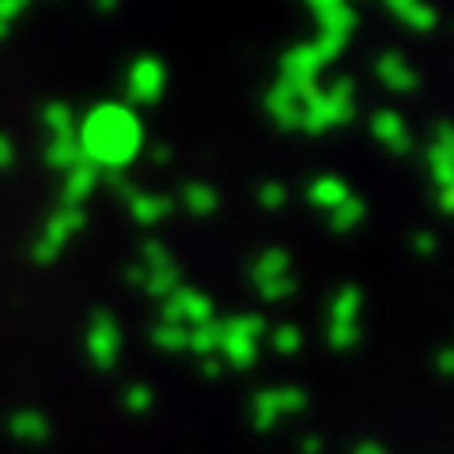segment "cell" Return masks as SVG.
I'll return each mask as SVG.
<instances>
[{"label": "cell", "mask_w": 454, "mask_h": 454, "mask_svg": "<svg viewBox=\"0 0 454 454\" xmlns=\"http://www.w3.org/2000/svg\"><path fill=\"white\" fill-rule=\"evenodd\" d=\"M201 372H205L208 379H220V372H223V364H220V356H208V360H201Z\"/></svg>", "instance_id": "b9f144b4"}, {"label": "cell", "mask_w": 454, "mask_h": 454, "mask_svg": "<svg viewBox=\"0 0 454 454\" xmlns=\"http://www.w3.org/2000/svg\"><path fill=\"white\" fill-rule=\"evenodd\" d=\"M152 300H170L178 288H182V273H178V265H167V269H155V273H145V284H140Z\"/></svg>", "instance_id": "7402d4cb"}, {"label": "cell", "mask_w": 454, "mask_h": 454, "mask_svg": "<svg viewBox=\"0 0 454 454\" xmlns=\"http://www.w3.org/2000/svg\"><path fill=\"white\" fill-rule=\"evenodd\" d=\"M265 333H269V322L262 315H235L220 322V348H216L220 364L235 367V372H250L258 364V345Z\"/></svg>", "instance_id": "3957f363"}, {"label": "cell", "mask_w": 454, "mask_h": 454, "mask_svg": "<svg viewBox=\"0 0 454 454\" xmlns=\"http://www.w3.org/2000/svg\"><path fill=\"white\" fill-rule=\"evenodd\" d=\"M435 205L443 216H454V186H443V190H435Z\"/></svg>", "instance_id": "8d00e7d4"}, {"label": "cell", "mask_w": 454, "mask_h": 454, "mask_svg": "<svg viewBox=\"0 0 454 454\" xmlns=\"http://www.w3.org/2000/svg\"><path fill=\"white\" fill-rule=\"evenodd\" d=\"M83 208H68V205H61L53 212V216L46 220V227H42V235H38V243L31 247V258L38 262V265H50L57 254L65 250V243L73 239L80 227H83Z\"/></svg>", "instance_id": "5b68a950"}, {"label": "cell", "mask_w": 454, "mask_h": 454, "mask_svg": "<svg viewBox=\"0 0 454 454\" xmlns=\"http://www.w3.org/2000/svg\"><path fill=\"white\" fill-rule=\"evenodd\" d=\"M382 4H387V8L394 12V16H402V12H405V8H413L417 0H382Z\"/></svg>", "instance_id": "ee69618b"}, {"label": "cell", "mask_w": 454, "mask_h": 454, "mask_svg": "<svg viewBox=\"0 0 454 454\" xmlns=\"http://www.w3.org/2000/svg\"><path fill=\"white\" fill-rule=\"evenodd\" d=\"M250 277H254V288H258V284H269V280H280V277H292V254L280 250V247L262 250L250 265Z\"/></svg>", "instance_id": "e0dca14e"}, {"label": "cell", "mask_w": 454, "mask_h": 454, "mask_svg": "<svg viewBox=\"0 0 454 454\" xmlns=\"http://www.w3.org/2000/svg\"><path fill=\"white\" fill-rule=\"evenodd\" d=\"M42 121H46L50 137H76V114H73L68 103H46Z\"/></svg>", "instance_id": "cb8c5ba5"}, {"label": "cell", "mask_w": 454, "mask_h": 454, "mask_svg": "<svg viewBox=\"0 0 454 454\" xmlns=\"http://www.w3.org/2000/svg\"><path fill=\"white\" fill-rule=\"evenodd\" d=\"M348 197H352L348 182L337 178V175H322V178H315V182L307 186V201L315 205L318 212H333L340 201H348Z\"/></svg>", "instance_id": "2e32d148"}, {"label": "cell", "mask_w": 454, "mask_h": 454, "mask_svg": "<svg viewBox=\"0 0 454 454\" xmlns=\"http://www.w3.org/2000/svg\"><path fill=\"white\" fill-rule=\"evenodd\" d=\"M265 337H269V345H273V352H280V356H295V352L303 348V333L295 330V325H273Z\"/></svg>", "instance_id": "484cf974"}, {"label": "cell", "mask_w": 454, "mask_h": 454, "mask_svg": "<svg viewBox=\"0 0 454 454\" xmlns=\"http://www.w3.org/2000/svg\"><path fill=\"white\" fill-rule=\"evenodd\" d=\"M258 205L265 212H280L284 205H288V190L280 186V182H262V190H258Z\"/></svg>", "instance_id": "4dcf8cb0"}, {"label": "cell", "mask_w": 454, "mask_h": 454, "mask_svg": "<svg viewBox=\"0 0 454 454\" xmlns=\"http://www.w3.org/2000/svg\"><path fill=\"white\" fill-rule=\"evenodd\" d=\"M375 76H379L382 88H387V91H397V95H409V91H417V88H420L417 68L409 65L402 53H382L379 61H375Z\"/></svg>", "instance_id": "9c48e42d"}, {"label": "cell", "mask_w": 454, "mask_h": 454, "mask_svg": "<svg viewBox=\"0 0 454 454\" xmlns=\"http://www.w3.org/2000/svg\"><path fill=\"white\" fill-rule=\"evenodd\" d=\"M178 201H182V208H186L190 216L205 220V216H212V212L220 208V193L212 190L208 182H201V178H190V182H182Z\"/></svg>", "instance_id": "5bb4252c"}, {"label": "cell", "mask_w": 454, "mask_h": 454, "mask_svg": "<svg viewBox=\"0 0 454 454\" xmlns=\"http://www.w3.org/2000/svg\"><path fill=\"white\" fill-rule=\"evenodd\" d=\"M27 8H31V0H0V23H8V27H12Z\"/></svg>", "instance_id": "836d02e7"}, {"label": "cell", "mask_w": 454, "mask_h": 454, "mask_svg": "<svg viewBox=\"0 0 454 454\" xmlns=\"http://www.w3.org/2000/svg\"><path fill=\"white\" fill-rule=\"evenodd\" d=\"M98 182H103V178H98V170L91 163H76L73 170H65V175H61V201L68 208H83V201L95 193Z\"/></svg>", "instance_id": "4fadbf2b"}, {"label": "cell", "mask_w": 454, "mask_h": 454, "mask_svg": "<svg viewBox=\"0 0 454 454\" xmlns=\"http://www.w3.org/2000/svg\"><path fill=\"white\" fill-rule=\"evenodd\" d=\"M424 160H428V175H432V182H435L439 190L454 186V160H447V155L435 152L432 145H428V152H424Z\"/></svg>", "instance_id": "4316f807"}, {"label": "cell", "mask_w": 454, "mask_h": 454, "mask_svg": "<svg viewBox=\"0 0 454 454\" xmlns=\"http://www.w3.org/2000/svg\"><path fill=\"white\" fill-rule=\"evenodd\" d=\"M364 220H367V205L360 201V197H348V201H340L333 212H325V223H330V231H333V235L356 231Z\"/></svg>", "instance_id": "ffe728a7"}, {"label": "cell", "mask_w": 454, "mask_h": 454, "mask_svg": "<svg viewBox=\"0 0 454 454\" xmlns=\"http://www.w3.org/2000/svg\"><path fill=\"white\" fill-rule=\"evenodd\" d=\"M307 409V390L280 387V390H258L250 402V424L254 432H273L284 417H295Z\"/></svg>", "instance_id": "277c9868"}, {"label": "cell", "mask_w": 454, "mask_h": 454, "mask_svg": "<svg viewBox=\"0 0 454 454\" xmlns=\"http://www.w3.org/2000/svg\"><path fill=\"white\" fill-rule=\"evenodd\" d=\"M372 137L379 140L387 152L394 155H409V148H413V137H409V125L397 110H379L372 118Z\"/></svg>", "instance_id": "30bf717a"}, {"label": "cell", "mask_w": 454, "mask_h": 454, "mask_svg": "<svg viewBox=\"0 0 454 454\" xmlns=\"http://www.w3.org/2000/svg\"><path fill=\"white\" fill-rule=\"evenodd\" d=\"M76 145L83 163L121 175L145 148V129L129 103H98L88 118L76 121Z\"/></svg>", "instance_id": "6da1fadb"}, {"label": "cell", "mask_w": 454, "mask_h": 454, "mask_svg": "<svg viewBox=\"0 0 454 454\" xmlns=\"http://www.w3.org/2000/svg\"><path fill=\"white\" fill-rule=\"evenodd\" d=\"M163 322L167 325H182V330H193V325L216 322V303H212L205 292L186 288V284H182V288L163 303Z\"/></svg>", "instance_id": "8992f818"}, {"label": "cell", "mask_w": 454, "mask_h": 454, "mask_svg": "<svg viewBox=\"0 0 454 454\" xmlns=\"http://www.w3.org/2000/svg\"><path fill=\"white\" fill-rule=\"evenodd\" d=\"M360 310H364V292L356 284H345L330 300V325H360Z\"/></svg>", "instance_id": "ac0fdd59"}, {"label": "cell", "mask_w": 454, "mask_h": 454, "mask_svg": "<svg viewBox=\"0 0 454 454\" xmlns=\"http://www.w3.org/2000/svg\"><path fill=\"white\" fill-rule=\"evenodd\" d=\"M310 46H315V53L322 57L325 65H330V61H337V57H340V50H345V38H333V35H318L315 42H310Z\"/></svg>", "instance_id": "1f68e13d"}, {"label": "cell", "mask_w": 454, "mask_h": 454, "mask_svg": "<svg viewBox=\"0 0 454 454\" xmlns=\"http://www.w3.org/2000/svg\"><path fill=\"white\" fill-rule=\"evenodd\" d=\"M152 340H155V345H160L163 352H182V348H186V330H182V325L160 322V325L152 330Z\"/></svg>", "instance_id": "f1b7e54d"}, {"label": "cell", "mask_w": 454, "mask_h": 454, "mask_svg": "<svg viewBox=\"0 0 454 454\" xmlns=\"http://www.w3.org/2000/svg\"><path fill=\"white\" fill-rule=\"evenodd\" d=\"M307 4L315 8V12H325V8H337V4H345V0H307Z\"/></svg>", "instance_id": "7dc6e473"}, {"label": "cell", "mask_w": 454, "mask_h": 454, "mask_svg": "<svg viewBox=\"0 0 454 454\" xmlns=\"http://www.w3.org/2000/svg\"><path fill=\"white\" fill-rule=\"evenodd\" d=\"M163 88H167V68H163L160 57H137L129 65V76H125V95H129V103H137V106L160 103Z\"/></svg>", "instance_id": "52a82bcc"}, {"label": "cell", "mask_w": 454, "mask_h": 454, "mask_svg": "<svg viewBox=\"0 0 454 454\" xmlns=\"http://www.w3.org/2000/svg\"><path fill=\"white\" fill-rule=\"evenodd\" d=\"M125 402H129L133 413H145V409H152V390H148V387H133Z\"/></svg>", "instance_id": "d590c367"}, {"label": "cell", "mask_w": 454, "mask_h": 454, "mask_svg": "<svg viewBox=\"0 0 454 454\" xmlns=\"http://www.w3.org/2000/svg\"><path fill=\"white\" fill-rule=\"evenodd\" d=\"M118 4H121V0H91V8H95V12H103V16H110V12L118 8Z\"/></svg>", "instance_id": "f6af8a7d"}, {"label": "cell", "mask_w": 454, "mask_h": 454, "mask_svg": "<svg viewBox=\"0 0 454 454\" xmlns=\"http://www.w3.org/2000/svg\"><path fill=\"white\" fill-rule=\"evenodd\" d=\"M325 68V61L315 53V46L310 42H303V46H292L288 53H284L280 61V83L292 91L307 88V83H318V73Z\"/></svg>", "instance_id": "ba28073f"}, {"label": "cell", "mask_w": 454, "mask_h": 454, "mask_svg": "<svg viewBox=\"0 0 454 454\" xmlns=\"http://www.w3.org/2000/svg\"><path fill=\"white\" fill-rule=\"evenodd\" d=\"M435 247H439V239L432 231H417L413 235V254H420V258H432Z\"/></svg>", "instance_id": "e575fe53"}, {"label": "cell", "mask_w": 454, "mask_h": 454, "mask_svg": "<svg viewBox=\"0 0 454 454\" xmlns=\"http://www.w3.org/2000/svg\"><path fill=\"white\" fill-rule=\"evenodd\" d=\"M435 367H439L443 375H454V348H443V352H439V356H435Z\"/></svg>", "instance_id": "f35d334b"}, {"label": "cell", "mask_w": 454, "mask_h": 454, "mask_svg": "<svg viewBox=\"0 0 454 454\" xmlns=\"http://www.w3.org/2000/svg\"><path fill=\"white\" fill-rule=\"evenodd\" d=\"M125 280H129V284H145V269L129 265V269H125Z\"/></svg>", "instance_id": "bcb514c9"}, {"label": "cell", "mask_w": 454, "mask_h": 454, "mask_svg": "<svg viewBox=\"0 0 454 454\" xmlns=\"http://www.w3.org/2000/svg\"><path fill=\"white\" fill-rule=\"evenodd\" d=\"M152 163H170V148L167 145H152Z\"/></svg>", "instance_id": "7bdbcfd3"}, {"label": "cell", "mask_w": 454, "mask_h": 454, "mask_svg": "<svg viewBox=\"0 0 454 454\" xmlns=\"http://www.w3.org/2000/svg\"><path fill=\"white\" fill-rule=\"evenodd\" d=\"M432 148H435V152H443L447 160H454V125H450V121H439V125H435Z\"/></svg>", "instance_id": "d6a6232c"}, {"label": "cell", "mask_w": 454, "mask_h": 454, "mask_svg": "<svg viewBox=\"0 0 454 454\" xmlns=\"http://www.w3.org/2000/svg\"><path fill=\"white\" fill-rule=\"evenodd\" d=\"M12 163H16V145H12V140L0 133V170L12 167Z\"/></svg>", "instance_id": "74e56055"}, {"label": "cell", "mask_w": 454, "mask_h": 454, "mask_svg": "<svg viewBox=\"0 0 454 454\" xmlns=\"http://www.w3.org/2000/svg\"><path fill=\"white\" fill-rule=\"evenodd\" d=\"M356 23H360V16H356V8L348 4H337V8H325V12H318V27H322V35H333V38H352V31H356Z\"/></svg>", "instance_id": "d6986e66"}, {"label": "cell", "mask_w": 454, "mask_h": 454, "mask_svg": "<svg viewBox=\"0 0 454 454\" xmlns=\"http://www.w3.org/2000/svg\"><path fill=\"white\" fill-rule=\"evenodd\" d=\"M186 348L193 352V356H216L220 348V322H205V325H193V330H186Z\"/></svg>", "instance_id": "603a6c76"}, {"label": "cell", "mask_w": 454, "mask_h": 454, "mask_svg": "<svg viewBox=\"0 0 454 454\" xmlns=\"http://www.w3.org/2000/svg\"><path fill=\"white\" fill-rule=\"evenodd\" d=\"M265 114L273 118L277 129H300V121H303V106H300V98L292 95V88H284L280 80L265 91Z\"/></svg>", "instance_id": "8fae6325"}, {"label": "cell", "mask_w": 454, "mask_h": 454, "mask_svg": "<svg viewBox=\"0 0 454 454\" xmlns=\"http://www.w3.org/2000/svg\"><path fill=\"white\" fill-rule=\"evenodd\" d=\"M88 348H91V356L98 360V367H110V364H114V356H118V348H121V333H118V325H114V318L106 315V310H98V315L91 318Z\"/></svg>", "instance_id": "7c38bea8"}, {"label": "cell", "mask_w": 454, "mask_h": 454, "mask_svg": "<svg viewBox=\"0 0 454 454\" xmlns=\"http://www.w3.org/2000/svg\"><path fill=\"white\" fill-rule=\"evenodd\" d=\"M397 20H402V23L409 27V31H417V35H428V31H435V23H439L435 8H432V4H424V0H417L413 8H405Z\"/></svg>", "instance_id": "d4e9b609"}, {"label": "cell", "mask_w": 454, "mask_h": 454, "mask_svg": "<svg viewBox=\"0 0 454 454\" xmlns=\"http://www.w3.org/2000/svg\"><path fill=\"white\" fill-rule=\"evenodd\" d=\"M46 163L53 170H73L76 163H83V155H80V145H76V137H50V145H46Z\"/></svg>", "instance_id": "44dd1931"}, {"label": "cell", "mask_w": 454, "mask_h": 454, "mask_svg": "<svg viewBox=\"0 0 454 454\" xmlns=\"http://www.w3.org/2000/svg\"><path fill=\"white\" fill-rule=\"evenodd\" d=\"M300 292V280L295 277H280V280H269V284H258V295L262 303H284Z\"/></svg>", "instance_id": "83f0119b"}, {"label": "cell", "mask_w": 454, "mask_h": 454, "mask_svg": "<svg viewBox=\"0 0 454 454\" xmlns=\"http://www.w3.org/2000/svg\"><path fill=\"white\" fill-rule=\"evenodd\" d=\"M167 265H175L170 250L163 243H155V239H148L145 250H140V269H145V273H155V269H167Z\"/></svg>", "instance_id": "f546056e"}, {"label": "cell", "mask_w": 454, "mask_h": 454, "mask_svg": "<svg viewBox=\"0 0 454 454\" xmlns=\"http://www.w3.org/2000/svg\"><path fill=\"white\" fill-rule=\"evenodd\" d=\"M170 212H175V201L163 193H145V190H137L129 197V216L140 223V227H152V223H163Z\"/></svg>", "instance_id": "9a60e30c"}, {"label": "cell", "mask_w": 454, "mask_h": 454, "mask_svg": "<svg viewBox=\"0 0 454 454\" xmlns=\"http://www.w3.org/2000/svg\"><path fill=\"white\" fill-rule=\"evenodd\" d=\"M352 454H387V447L375 443V439H364V443L352 447Z\"/></svg>", "instance_id": "60d3db41"}, {"label": "cell", "mask_w": 454, "mask_h": 454, "mask_svg": "<svg viewBox=\"0 0 454 454\" xmlns=\"http://www.w3.org/2000/svg\"><path fill=\"white\" fill-rule=\"evenodd\" d=\"M322 447H325V443H322L318 435H303V439H300V454H322Z\"/></svg>", "instance_id": "ab89813d"}, {"label": "cell", "mask_w": 454, "mask_h": 454, "mask_svg": "<svg viewBox=\"0 0 454 454\" xmlns=\"http://www.w3.org/2000/svg\"><path fill=\"white\" fill-rule=\"evenodd\" d=\"M352 114H356V83H352L348 76H340V80H333V88H322L310 103H303L300 129L318 137V133H330V129L348 125Z\"/></svg>", "instance_id": "7a4b0ae2"}, {"label": "cell", "mask_w": 454, "mask_h": 454, "mask_svg": "<svg viewBox=\"0 0 454 454\" xmlns=\"http://www.w3.org/2000/svg\"><path fill=\"white\" fill-rule=\"evenodd\" d=\"M8 38V23H0V42H4Z\"/></svg>", "instance_id": "c3c4849f"}]
</instances>
